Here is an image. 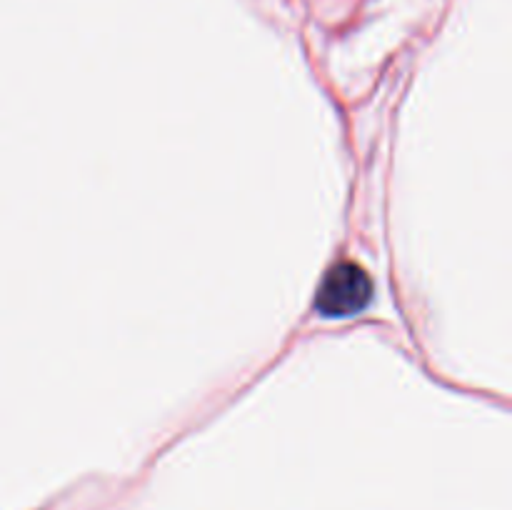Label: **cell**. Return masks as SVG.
Masks as SVG:
<instances>
[{
	"mask_svg": "<svg viewBox=\"0 0 512 510\" xmlns=\"http://www.w3.org/2000/svg\"><path fill=\"white\" fill-rule=\"evenodd\" d=\"M373 300V280L353 260H340L328 268L320 283L315 310L323 318H353L363 313Z\"/></svg>",
	"mask_w": 512,
	"mask_h": 510,
	"instance_id": "6da1fadb",
	"label": "cell"
}]
</instances>
